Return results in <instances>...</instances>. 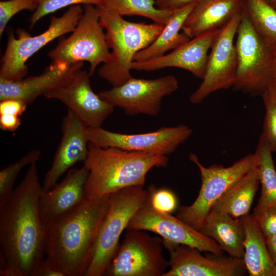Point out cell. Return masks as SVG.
Returning <instances> with one entry per match:
<instances>
[{
    "label": "cell",
    "instance_id": "obj_1",
    "mask_svg": "<svg viewBox=\"0 0 276 276\" xmlns=\"http://www.w3.org/2000/svg\"><path fill=\"white\" fill-rule=\"evenodd\" d=\"M41 190L35 162L12 193L0 200L1 267H12L20 276H30L45 254L38 208Z\"/></svg>",
    "mask_w": 276,
    "mask_h": 276
},
{
    "label": "cell",
    "instance_id": "obj_2",
    "mask_svg": "<svg viewBox=\"0 0 276 276\" xmlns=\"http://www.w3.org/2000/svg\"><path fill=\"white\" fill-rule=\"evenodd\" d=\"M111 194L85 198L46 225V258L65 276H84Z\"/></svg>",
    "mask_w": 276,
    "mask_h": 276
},
{
    "label": "cell",
    "instance_id": "obj_3",
    "mask_svg": "<svg viewBox=\"0 0 276 276\" xmlns=\"http://www.w3.org/2000/svg\"><path fill=\"white\" fill-rule=\"evenodd\" d=\"M167 156L104 148L89 142L83 165L88 170L84 197L91 198L123 188L145 185L147 173L154 167H166Z\"/></svg>",
    "mask_w": 276,
    "mask_h": 276
},
{
    "label": "cell",
    "instance_id": "obj_4",
    "mask_svg": "<svg viewBox=\"0 0 276 276\" xmlns=\"http://www.w3.org/2000/svg\"><path fill=\"white\" fill-rule=\"evenodd\" d=\"M97 7L100 23L106 30L107 45L111 49L110 60L99 68L98 74L112 87L119 86L132 77L130 71L135 54L151 44L165 25L129 21L103 5Z\"/></svg>",
    "mask_w": 276,
    "mask_h": 276
},
{
    "label": "cell",
    "instance_id": "obj_5",
    "mask_svg": "<svg viewBox=\"0 0 276 276\" xmlns=\"http://www.w3.org/2000/svg\"><path fill=\"white\" fill-rule=\"evenodd\" d=\"M143 187H129L111 194L84 276L104 275L119 247L122 232L148 196V190Z\"/></svg>",
    "mask_w": 276,
    "mask_h": 276
},
{
    "label": "cell",
    "instance_id": "obj_6",
    "mask_svg": "<svg viewBox=\"0 0 276 276\" xmlns=\"http://www.w3.org/2000/svg\"><path fill=\"white\" fill-rule=\"evenodd\" d=\"M189 158L199 170L201 187L194 202L190 205L179 206L176 217L199 231L213 204L234 184L258 166L259 158L255 152L250 153L227 167L218 165L206 167L192 153L189 154Z\"/></svg>",
    "mask_w": 276,
    "mask_h": 276
},
{
    "label": "cell",
    "instance_id": "obj_7",
    "mask_svg": "<svg viewBox=\"0 0 276 276\" xmlns=\"http://www.w3.org/2000/svg\"><path fill=\"white\" fill-rule=\"evenodd\" d=\"M83 13L80 5H73L60 17L52 15L48 28L39 35L33 36L22 29L17 30L16 37L9 34L1 61L0 79L17 81L26 77L28 60L49 42L72 32Z\"/></svg>",
    "mask_w": 276,
    "mask_h": 276
},
{
    "label": "cell",
    "instance_id": "obj_8",
    "mask_svg": "<svg viewBox=\"0 0 276 276\" xmlns=\"http://www.w3.org/2000/svg\"><path fill=\"white\" fill-rule=\"evenodd\" d=\"M236 35L237 68L233 90L261 96L267 89L273 49L256 32L244 9Z\"/></svg>",
    "mask_w": 276,
    "mask_h": 276
},
{
    "label": "cell",
    "instance_id": "obj_9",
    "mask_svg": "<svg viewBox=\"0 0 276 276\" xmlns=\"http://www.w3.org/2000/svg\"><path fill=\"white\" fill-rule=\"evenodd\" d=\"M109 49L97 6L85 5L83 14L71 35L62 40L48 55L54 62H88V73L91 76L100 64L110 60Z\"/></svg>",
    "mask_w": 276,
    "mask_h": 276
},
{
    "label": "cell",
    "instance_id": "obj_10",
    "mask_svg": "<svg viewBox=\"0 0 276 276\" xmlns=\"http://www.w3.org/2000/svg\"><path fill=\"white\" fill-rule=\"evenodd\" d=\"M145 231L126 228L122 242L104 275H164L169 265L163 255V239Z\"/></svg>",
    "mask_w": 276,
    "mask_h": 276
},
{
    "label": "cell",
    "instance_id": "obj_11",
    "mask_svg": "<svg viewBox=\"0 0 276 276\" xmlns=\"http://www.w3.org/2000/svg\"><path fill=\"white\" fill-rule=\"evenodd\" d=\"M243 13V10L235 14L220 29L211 47L202 81L190 96L192 103L199 104L215 91L234 86L237 68L234 39Z\"/></svg>",
    "mask_w": 276,
    "mask_h": 276
},
{
    "label": "cell",
    "instance_id": "obj_12",
    "mask_svg": "<svg viewBox=\"0 0 276 276\" xmlns=\"http://www.w3.org/2000/svg\"><path fill=\"white\" fill-rule=\"evenodd\" d=\"M85 131L89 142L99 147L168 156L189 139L193 130L181 124L144 133H120L101 127H86Z\"/></svg>",
    "mask_w": 276,
    "mask_h": 276
},
{
    "label": "cell",
    "instance_id": "obj_13",
    "mask_svg": "<svg viewBox=\"0 0 276 276\" xmlns=\"http://www.w3.org/2000/svg\"><path fill=\"white\" fill-rule=\"evenodd\" d=\"M178 87V81L172 75L153 79L132 77L121 85L100 91L98 95L129 116H155L161 110L163 99Z\"/></svg>",
    "mask_w": 276,
    "mask_h": 276
},
{
    "label": "cell",
    "instance_id": "obj_14",
    "mask_svg": "<svg viewBox=\"0 0 276 276\" xmlns=\"http://www.w3.org/2000/svg\"><path fill=\"white\" fill-rule=\"evenodd\" d=\"M163 244L169 255L170 267L163 276H240L247 273L243 259L209 251L203 256L195 247L164 239Z\"/></svg>",
    "mask_w": 276,
    "mask_h": 276
},
{
    "label": "cell",
    "instance_id": "obj_15",
    "mask_svg": "<svg viewBox=\"0 0 276 276\" xmlns=\"http://www.w3.org/2000/svg\"><path fill=\"white\" fill-rule=\"evenodd\" d=\"M126 228L153 232L163 239L188 245L202 251L217 255H221L223 251L213 239L203 235L176 217L155 210L151 204L149 193Z\"/></svg>",
    "mask_w": 276,
    "mask_h": 276
},
{
    "label": "cell",
    "instance_id": "obj_16",
    "mask_svg": "<svg viewBox=\"0 0 276 276\" xmlns=\"http://www.w3.org/2000/svg\"><path fill=\"white\" fill-rule=\"evenodd\" d=\"M90 75L80 69L61 85L46 93L47 99L59 101L73 111L86 127H101L114 107L93 90Z\"/></svg>",
    "mask_w": 276,
    "mask_h": 276
},
{
    "label": "cell",
    "instance_id": "obj_17",
    "mask_svg": "<svg viewBox=\"0 0 276 276\" xmlns=\"http://www.w3.org/2000/svg\"><path fill=\"white\" fill-rule=\"evenodd\" d=\"M86 126L71 110L67 109L61 124L62 137L51 168L45 174L42 190L53 188L58 179L75 164L83 162L88 152Z\"/></svg>",
    "mask_w": 276,
    "mask_h": 276
},
{
    "label": "cell",
    "instance_id": "obj_18",
    "mask_svg": "<svg viewBox=\"0 0 276 276\" xmlns=\"http://www.w3.org/2000/svg\"><path fill=\"white\" fill-rule=\"evenodd\" d=\"M220 29L192 38L168 54L145 61H134L131 70L151 72L165 67H177L203 79L206 69L208 51Z\"/></svg>",
    "mask_w": 276,
    "mask_h": 276
},
{
    "label": "cell",
    "instance_id": "obj_19",
    "mask_svg": "<svg viewBox=\"0 0 276 276\" xmlns=\"http://www.w3.org/2000/svg\"><path fill=\"white\" fill-rule=\"evenodd\" d=\"M83 66V62L67 64L52 62L42 73L36 76L17 81L0 79V101L15 99L28 105L39 96L66 82Z\"/></svg>",
    "mask_w": 276,
    "mask_h": 276
},
{
    "label": "cell",
    "instance_id": "obj_20",
    "mask_svg": "<svg viewBox=\"0 0 276 276\" xmlns=\"http://www.w3.org/2000/svg\"><path fill=\"white\" fill-rule=\"evenodd\" d=\"M88 170L83 165L71 169L64 178L47 192L41 190L39 199V213L43 226L70 211L84 199V186Z\"/></svg>",
    "mask_w": 276,
    "mask_h": 276
},
{
    "label": "cell",
    "instance_id": "obj_21",
    "mask_svg": "<svg viewBox=\"0 0 276 276\" xmlns=\"http://www.w3.org/2000/svg\"><path fill=\"white\" fill-rule=\"evenodd\" d=\"M243 10V0H202L186 19L181 30L191 39L219 29Z\"/></svg>",
    "mask_w": 276,
    "mask_h": 276
},
{
    "label": "cell",
    "instance_id": "obj_22",
    "mask_svg": "<svg viewBox=\"0 0 276 276\" xmlns=\"http://www.w3.org/2000/svg\"><path fill=\"white\" fill-rule=\"evenodd\" d=\"M199 231L215 240L229 256L243 259L245 231L240 218L210 211Z\"/></svg>",
    "mask_w": 276,
    "mask_h": 276
},
{
    "label": "cell",
    "instance_id": "obj_23",
    "mask_svg": "<svg viewBox=\"0 0 276 276\" xmlns=\"http://www.w3.org/2000/svg\"><path fill=\"white\" fill-rule=\"evenodd\" d=\"M244 231L243 261L250 276H276L266 240L252 214L240 217Z\"/></svg>",
    "mask_w": 276,
    "mask_h": 276
},
{
    "label": "cell",
    "instance_id": "obj_24",
    "mask_svg": "<svg viewBox=\"0 0 276 276\" xmlns=\"http://www.w3.org/2000/svg\"><path fill=\"white\" fill-rule=\"evenodd\" d=\"M259 185L257 166L229 188L213 204L210 211L226 213L236 218L249 214Z\"/></svg>",
    "mask_w": 276,
    "mask_h": 276
},
{
    "label": "cell",
    "instance_id": "obj_25",
    "mask_svg": "<svg viewBox=\"0 0 276 276\" xmlns=\"http://www.w3.org/2000/svg\"><path fill=\"white\" fill-rule=\"evenodd\" d=\"M197 2L174 10L169 20L157 38L148 47L138 52L135 61H145L162 56L168 51L174 50L191 38L184 32L180 33L187 16Z\"/></svg>",
    "mask_w": 276,
    "mask_h": 276
},
{
    "label": "cell",
    "instance_id": "obj_26",
    "mask_svg": "<svg viewBox=\"0 0 276 276\" xmlns=\"http://www.w3.org/2000/svg\"><path fill=\"white\" fill-rule=\"evenodd\" d=\"M255 153L259 158L258 167L261 191L254 210L276 207V170L272 152L262 134L259 136Z\"/></svg>",
    "mask_w": 276,
    "mask_h": 276
},
{
    "label": "cell",
    "instance_id": "obj_27",
    "mask_svg": "<svg viewBox=\"0 0 276 276\" xmlns=\"http://www.w3.org/2000/svg\"><path fill=\"white\" fill-rule=\"evenodd\" d=\"M244 10L256 32L276 48V9L265 0H243Z\"/></svg>",
    "mask_w": 276,
    "mask_h": 276
},
{
    "label": "cell",
    "instance_id": "obj_28",
    "mask_svg": "<svg viewBox=\"0 0 276 276\" xmlns=\"http://www.w3.org/2000/svg\"><path fill=\"white\" fill-rule=\"evenodd\" d=\"M104 6L114 10L120 15H140L155 22L166 25L174 10L162 9L155 0H103Z\"/></svg>",
    "mask_w": 276,
    "mask_h": 276
},
{
    "label": "cell",
    "instance_id": "obj_29",
    "mask_svg": "<svg viewBox=\"0 0 276 276\" xmlns=\"http://www.w3.org/2000/svg\"><path fill=\"white\" fill-rule=\"evenodd\" d=\"M41 155V151L31 150L16 162L0 171V200L8 197L13 191L16 178L21 170L27 166L37 162Z\"/></svg>",
    "mask_w": 276,
    "mask_h": 276
},
{
    "label": "cell",
    "instance_id": "obj_30",
    "mask_svg": "<svg viewBox=\"0 0 276 276\" xmlns=\"http://www.w3.org/2000/svg\"><path fill=\"white\" fill-rule=\"evenodd\" d=\"M92 5L95 6L104 4L103 0H38V6L30 17V28L42 17L63 8L76 5Z\"/></svg>",
    "mask_w": 276,
    "mask_h": 276
},
{
    "label": "cell",
    "instance_id": "obj_31",
    "mask_svg": "<svg viewBox=\"0 0 276 276\" xmlns=\"http://www.w3.org/2000/svg\"><path fill=\"white\" fill-rule=\"evenodd\" d=\"M38 6V0H7L0 2V36L9 20L23 10L34 12Z\"/></svg>",
    "mask_w": 276,
    "mask_h": 276
},
{
    "label": "cell",
    "instance_id": "obj_32",
    "mask_svg": "<svg viewBox=\"0 0 276 276\" xmlns=\"http://www.w3.org/2000/svg\"><path fill=\"white\" fill-rule=\"evenodd\" d=\"M265 112L263 131L261 133L267 141L272 153L276 152V103L272 102L265 91L261 96Z\"/></svg>",
    "mask_w": 276,
    "mask_h": 276
},
{
    "label": "cell",
    "instance_id": "obj_33",
    "mask_svg": "<svg viewBox=\"0 0 276 276\" xmlns=\"http://www.w3.org/2000/svg\"><path fill=\"white\" fill-rule=\"evenodd\" d=\"M148 190L152 206L156 210L166 213L173 212L177 204V199L174 194L167 189H156L150 186Z\"/></svg>",
    "mask_w": 276,
    "mask_h": 276
},
{
    "label": "cell",
    "instance_id": "obj_34",
    "mask_svg": "<svg viewBox=\"0 0 276 276\" xmlns=\"http://www.w3.org/2000/svg\"><path fill=\"white\" fill-rule=\"evenodd\" d=\"M252 215L265 240L276 234V207L254 210Z\"/></svg>",
    "mask_w": 276,
    "mask_h": 276
},
{
    "label": "cell",
    "instance_id": "obj_35",
    "mask_svg": "<svg viewBox=\"0 0 276 276\" xmlns=\"http://www.w3.org/2000/svg\"><path fill=\"white\" fill-rule=\"evenodd\" d=\"M28 105L22 101L15 99H7L0 101V114L21 116Z\"/></svg>",
    "mask_w": 276,
    "mask_h": 276
},
{
    "label": "cell",
    "instance_id": "obj_36",
    "mask_svg": "<svg viewBox=\"0 0 276 276\" xmlns=\"http://www.w3.org/2000/svg\"><path fill=\"white\" fill-rule=\"evenodd\" d=\"M30 276H65L47 258L41 260L32 270Z\"/></svg>",
    "mask_w": 276,
    "mask_h": 276
},
{
    "label": "cell",
    "instance_id": "obj_37",
    "mask_svg": "<svg viewBox=\"0 0 276 276\" xmlns=\"http://www.w3.org/2000/svg\"><path fill=\"white\" fill-rule=\"evenodd\" d=\"M19 117L13 114H0L1 129L5 131H15L21 124Z\"/></svg>",
    "mask_w": 276,
    "mask_h": 276
},
{
    "label": "cell",
    "instance_id": "obj_38",
    "mask_svg": "<svg viewBox=\"0 0 276 276\" xmlns=\"http://www.w3.org/2000/svg\"><path fill=\"white\" fill-rule=\"evenodd\" d=\"M266 92L272 102L276 103V48L273 50V59Z\"/></svg>",
    "mask_w": 276,
    "mask_h": 276
},
{
    "label": "cell",
    "instance_id": "obj_39",
    "mask_svg": "<svg viewBox=\"0 0 276 276\" xmlns=\"http://www.w3.org/2000/svg\"><path fill=\"white\" fill-rule=\"evenodd\" d=\"M202 0H155L157 7L162 9L174 10L188 4Z\"/></svg>",
    "mask_w": 276,
    "mask_h": 276
},
{
    "label": "cell",
    "instance_id": "obj_40",
    "mask_svg": "<svg viewBox=\"0 0 276 276\" xmlns=\"http://www.w3.org/2000/svg\"><path fill=\"white\" fill-rule=\"evenodd\" d=\"M266 243L271 259L276 267V234L266 238Z\"/></svg>",
    "mask_w": 276,
    "mask_h": 276
},
{
    "label": "cell",
    "instance_id": "obj_41",
    "mask_svg": "<svg viewBox=\"0 0 276 276\" xmlns=\"http://www.w3.org/2000/svg\"><path fill=\"white\" fill-rule=\"evenodd\" d=\"M265 1L276 9V0H265Z\"/></svg>",
    "mask_w": 276,
    "mask_h": 276
}]
</instances>
